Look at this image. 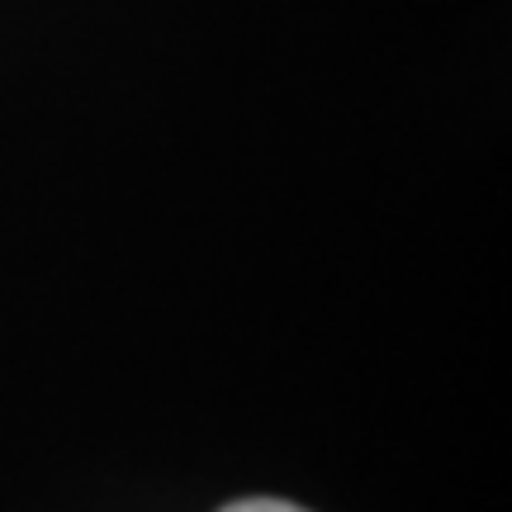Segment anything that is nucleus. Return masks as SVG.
Listing matches in <instances>:
<instances>
[{
	"mask_svg": "<svg viewBox=\"0 0 512 512\" xmlns=\"http://www.w3.org/2000/svg\"><path fill=\"white\" fill-rule=\"evenodd\" d=\"M223 512H304V508L280 503V498H242V503H228Z\"/></svg>",
	"mask_w": 512,
	"mask_h": 512,
	"instance_id": "obj_1",
	"label": "nucleus"
}]
</instances>
